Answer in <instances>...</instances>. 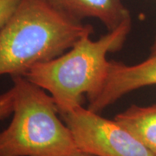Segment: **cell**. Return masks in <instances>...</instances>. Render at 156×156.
I'll return each mask as SVG.
<instances>
[{
	"instance_id": "1",
	"label": "cell",
	"mask_w": 156,
	"mask_h": 156,
	"mask_svg": "<svg viewBox=\"0 0 156 156\" xmlns=\"http://www.w3.org/2000/svg\"><path fill=\"white\" fill-rule=\"evenodd\" d=\"M91 25L70 16L50 0H20L0 29V76H23L35 65L61 56Z\"/></svg>"
},
{
	"instance_id": "6",
	"label": "cell",
	"mask_w": 156,
	"mask_h": 156,
	"mask_svg": "<svg viewBox=\"0 0 156 156\" xmlns=\"http://www.w3.org/2000/svg\"><path fill=\"white\" fill-rule=\"evenodd\" d=\"M61 10L77 19L95 18L108 30L132 21L122 0H50Z\"/></svg>"
},
{
	"instance_id": "5",
	"label": "cell",
	"mask_w": 156,
	"mask_h": 156,
	"mask_svg": "<svg viewBox=\"0 0 156 156\" xmlns=\"http://www.w3.org/2000/svg\"><path fill=\"white\" fill-rule=\"evenodd\" d=\"M156 85V37L145 60L128 65L109 62L106 81L101 92L89 101L88 108L100 113L131 91Z\"/></svg>"
},
{
	"instance_id": "8",
	"label": "cell",
	"mask_w": 156,
	"mask_h": 156,
	"mask_svg": "<svg viewBox=\"0 0 156 156\" xmlns=\"http://www.w3.org/2000/svg\"><path fill=\"white\" fill-rule=\"evenodd\" d=\"M14 104V91L11 88L8 91L0 95V121L12 114Z\"/></svg>"
},
{
	"instance_id": "3",
	"label": "cell",
	"mask_w": 156,
	"mask_h": 156,
	"mask_svg": "<svg viewBox=\"0 0 156 156\" xmlns=\"http://www.w3.org/2000/svg\"><path fill=\"white\" fill-rule=\"evenodd\" d=\"M11 78L12 119L0 133V156H70L82 152L51 95L23 76Z\"/></svg>"
},
{
	"instance_id": "9",
	"label": "cell",
	"mask_w": 156,
	"mask_h": 156,
	"mask_svg": "<svg viewBox=\"0 0 156 156\" xmlns=\"http://www.w3.org/2000/svg\"><path fill=\"white\" fill-rule=\"evenodd\" d=\"M20 0H0V29L17 9Z\"/></svg>"
},
{
	"instance_id": "2",
	"label": "cell",
	"mask_w": 156,
	"mask_h": 156,
	"mask_svg": "<svg viewBox=\"0 0 156 156\" xmlns=\"http://www.w3.org/2000/svg\"><path fill=\"white\" fill-rule=\"evenodd\" d=\"M131 23L108 30L97 40L85 36L61 56L35 65L23 76L48 92L58 111L82 105L84 95L89 101L102 89L110 62L107 56L122 47Z\"/></svg>"
},
{
	"instance_id": "10",
	"label": "cell",
	"mask_w": 156,
	"mask_h": 156,
	"mask_svg": "<svg viewBox=\"0 0 156 156\" xmlns=\"http://www.w3.org/2000/svg\"><path fill=\"white\" fill-rule=\"evenodd\" d=\"M70 156H94V155H91V154H86V153H83V152H79L77 154H73V155Z\"/></svg>"
},
{
	"instance_id": "7",
	"label": "cell",
	"mask_w": 156,
	"mask_h": 156,
	"mask_svg": "<svg viewBox=\"0 0 156 156\" xmlns=\"http://www.w3.org/2000/svg\"><path fill=\"white\" fill-rule=\"evenodd\" d=\"M115 121L156 156V104L147 107L132 105L118 114Z\"/></svg>"
},
{
	"instance_id": "4",
	"label": "cell",
	"mask_w": 156,
	"mask_h": 156,
	"mask_svg": "<svg viewBox=\"0 0 156 156\" xmlns=\"http://www.w3.org/2000/svg\"><path fill=\"white\" fill-rule=\"evenodd\" d=\"M80 151L94 156H155L128 130L82 105L59 111Z\"/></svg>"
}]
</instances>
